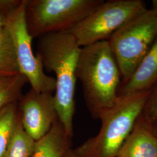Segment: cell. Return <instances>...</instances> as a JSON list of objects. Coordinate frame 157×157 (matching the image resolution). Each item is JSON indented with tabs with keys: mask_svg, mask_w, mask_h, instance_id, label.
Instances as JSON below:
<instances>
[{
	"mask_svg": "<svg viewBox=\"0 0 157 157\" xmlns=\"http://www.w3.org/2000/svg\"><path fill=\"white\" fill-rule=\"evenodd\" d=\"M38 39L36 55L44 70L53 72L56 76L54 98L58 119L67 136L72 139L76 71L81 48L68 32L48 34Z\"/></svg>",
	"mask_w": 157,
	"mask_h": 157,
	"instance_id": "cell-1",
	"label": "cell"
},
{
	"mask_svg": "<svg viewBox=\"0 0 157 157\" xmlns=\"http://www.w3.org/2000/svg\"><path fill=\"white\" fill-rule=\"evenodd\" d=\"M76 76L91 117L99 119L117 101L121 84V74L108 40L80 48Z\"/></svg>",
	"mask_w": 157,
	"mask_h": 157,
	"instance_id": "cell-2",
	"label": "cell"
},
{
	"mask_svg": "<svg viewBox=\"0 0 157 157\" xmlns=\"http://www.w3.org/2000/svg\"><path fill=\"white\" fill-rule=\"evenodd\" d=\"M151 90L119 95L115 104L99 119L98 133L72 149L77 157H117L140 117Z\"/></svg>",
	"mask_w": 157,
	"mask_h": 157,
	"instance_id": "cell-3",
	"label": "cell"
},
{
	"mask_svg": "<svg viewBox=\"0 0 157 157\" xmlns=\"http://www.w3.org/2000/svg\"><path fill=\"white\" fill-rule=\"evenodd\" d=\"M157 38V12H142L125 23L108 40L122 83L126 82Z\"/></svg>",
	"mask_w": 157,
	"mask_h": 157,
	"instance_id": "cell-4",
	"label": "cell"
},
{
	"mask_svg": "<svg viewBox=\"0 0 157 157\" xmlns=\"http://www.w3.org/2000/svg\"><path fill=\"white\" fill-rule=\"evenodd\" d=\"M104 0H26L25 21L34 38L67 32Z\"/></svg>",
	"mask_w": 157,
	"mask_h": 157,
	"instance_id": "cell-5",
	"label": "cell"
},
{
	"mask_svg": "<svg viewBox=\"0 0 157 157\" xmlns=\"http://www.w3.org/2000/svg\"><path fill=\"white\" fill-rule=\"evenodd\" d=\"M147 10L141 0L103 1L67 32L80 47L109 39L119 29Z\"/></svg>",
	"mask_w": 157,
	"mask_h": 157,
	"instance_id": "cell-6",
	"label": "cell"
},
{
	"mask_svg": "<svg viewBox=\"0 0 157 157\" xmlns=\"http://www.w3.org/2000/svg\"><path fill=\"white\" fill-rule=\"evenodd\" d=\"M25 2L26 0H22L6 26L13 43L20 73L26 77L33 90L54 93L56 87L55 78L44 72L39 57L33 50V38L29 33L25 21Z\"/></svg>",
	"mask_w": 157,
	"mask_h": 157,
	"instance_id": "cell-7",
	"label": "cell"
},
{
	"mask_svg": "<svg viewBox=\"0 0 157 157\" xmlns=\"http://www.w3.org/2000/svg\"><path fill=\"white\" fill-rule=\"evenodd\" d=\"M18 109L23 128L35 141L47 135L58 119L52 93L31 88L19 99Z\"/></svg>",
	"mask_w": 157,
	"mask_h": 157,
	"instance_id": "cell-8",
	"label": "cell"
},
{
	"mask_svg": "<svg viewBox=\"0 0 157 157\" xmlns=\"http://www.w3.org/2000/svg\"><path fill=\"white\" fill-rule=\"evenodd\" d=\"M117 157H157V136L154 124L140 115Z\"/></svg>",
	"mask_w": 157,
	"mask_h": 157,
	"instance_id": "cell-9",
	"label": "cell"
},
{
	"mask_svg": "<svg viewBox=\"0 0 157 157\" xmlns=\"http://www.w3.org/2000/svg\"><path fill=\"white\" fill-rule=\"evenodd\" d=\"M157 83V38L129 79L121 84L119 95L151 90Z\"/></svg>",
	"mask_w": 157,
	"mask_h": 157,
	"instance_id": "cell-10",
	"label": "cell"
},
{
	"mask_svg": "<svg viewBox=\"0 0 157 157\" xmlns=\"http://www.w3.org/2000/svg\"><path fill=\"white\" fill-rule=\"evenodd\" d=\"M71 141L72 139L67 136L57 119L48 133L36 141L30 157H65L67 150L71 148Z\"/></svg>",
	"mask_w": 157,
	"mask_h": 157,
	"instance_id": "cell-11",
	"label": "cell"
},
{
	"mask_svg": "<svg viewBox=\"0 0 157 157\" xmlns=\"http://www.w3.org/2000/svg\"><path fill=\"white\" fill-rule=\"evenodd\" d=\"M20 74L11 36L4 27L0 30V78Z\"/></svg>",
	"mask_w": 157,
	"mask_h": 157,
	"instance_id": "cell-12",
	"label": "cell"
},
{
	"mask_svg": "<svg viewBox=\"0 0 157 157\" xmlns=\"http://www.w3.org/2000/svg\"><path fill=\"white\" fill-rule=\"evenodd\" d=\"M19 121L18 102L0 111V157H3Z\"/></svg>",
	"mask_w": 157,
	"mask_h": 157,
	"instance_id": "cell-13",
	"label": "cell"
},
{
	"mask_svg": "<svg viewBox=\"0 0 157 157\" xmlns=\"http://www.w3.org/2000/svg\"><path fill=\"white\" fill-rule=\"evenodd\" d=\"M36 141L25 131L20 118L11 141L2 157H30Z\"/></svg>",
	"mask_w": 157,
	"mask_h": 157,
	"instance_id": "cell-14",
	"label": "cell"
},
{
	"mask_svg": "<svg viewBox=\"0 0 157 157\" xmlns=\"http://www.w3.org/2000/svg\"><path fill=\"white\" fill-rule=\"evenodd\" d=\"M28 82L27 78L21 74L0 78V111L19 101L23 95V89Z\"/></svg>",
	"mask_w": 157,
	"mask_h": 157,
	"instance_id": "cell-15",
	"label": "cell"
},
{
	"mask_svg": "<svg viewBox=\"0 0 157 157\" xmlns=\"http://www.w3.org/2000/svg\"><path fill=\"white\" fill-rule=\"evenodd\" d=\"M147 121L154 124L157 122V83L151 89L141 115Z\"/></svg>",
	"mask_w": 157,
	"mask_h": 157,
	"instance_id": "cell-16",
	"label": "cell"
},
{
	"mask_svg": "<svg viewBox=\"0 0 157 157\" xmlns=\"http://www.w3.org/2000/svg\"><path fill=\"white\" fill-rule=\"evenodd\" d=\"M21 2L22 0H0V30L6 27L9 17Z\"/></svg>",
	"mask_w": 157,
	"mask_h": 157,
	"instance_id": "cell-17",
	"label": "cell"
},
{
	"mask_svg": "<svg viewBox=\"0 0 157 157\" xmlns=\"http://www.w3.org/2000/svg\"><path fill=\"white\" fill-rule=\"evenodd\" d=\"M65 157H77L74 154H73V151H72V148H70L68 150H67V152L65 155Z\"/></svg>",
	"mask_w": 157,
	"mask_h": 157,
	"instance_id": "cell-18",
	"label": "cell"
},
{
	"mask_svg": "<svg viewBox=\"0 0 157 157\" xmlns=\"http://www.w3.org/2000/svg\"><path fill=\"white\" fill-rule=\"evenodd\" d=\"M151 9L157 12V0H153L152 1Z\"/></svg>",
	"mask_w": 157,
	"mask_h": 157,
	"instance_id": "cell-19",
	"label": "cell"
},
{
	"mask_svg": "<svg viewBox=\"0 0 157 157\" xmlns=\"http://www.w3.org/2000/svg\"><path fill=\"white\" fill-rule=\"evenodd\" d=\"M153 124L155 125V128H154H154L155 132V133H156V135H157V122H155V123H154V124Z\"/></svg>",
	"mask_w": 157,
	"mask_h": 157,
	"instance_id": "cell-20",
	"label": "cell"
}]
</instances>
